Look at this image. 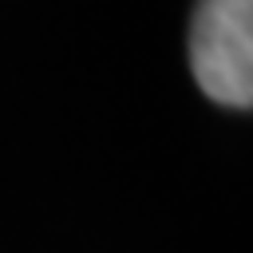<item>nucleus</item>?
Returning a JSON list of instances; mask_svg holds the SVG:
<instances>
[{
    "mask_svg": "<svg viewBox=\"0 0 253 253\" xmlns=\"http://www.w3.org/2000/svg\"><path fill=\"white\" fill-rule=\"evenodd\" d=\"M190 67L210 99L241 111L253 103V0H198Z\"/></svg>",
    "mask_w": 253,
    "mask_h": 253,
    "instance_id": "f257e3e1",
    "label": "nucleus"
}]
</instances>
